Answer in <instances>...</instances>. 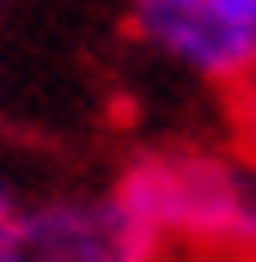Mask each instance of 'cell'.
I'll return each instance as SVG.
<instances>
[{
    "label": "cell",
    "instance_id": "cell-1",
    "mask_svg": "<svg viewBox=\"0 0 256 262\" xmlns=\"http://www.w3.org/2000/svg\"><path fill=\"white\" fill-rule=\"evenodd\" d=\"M165 256L256 262V159L238 140H159L116 171Z\"/></svg>",
    "mask_w": 256,
    "mask_h": 262
},
{
    "label": "cell",
    "instance_id": "cell-2",
    "mask_svg": "<svg viewBox=\"0 0 256 262\" xmlns=\"http://www.w3.org/2000/svg\"><path fill=\"white\" fill-rule=\"evenodd\" d=\"M0 262H165V250L110 177L98 189L67 183L18 201Z\"/></svg>",
    "mask_w": 256,
    "mask_h": 262
},
{
    "label": "cell",
    "instance_id": "cell-3",
    "mask_svg": "<svg viewBox=\"0 0 256 262\" xmlns=\"http://www.w3.org/2000/svg\"><path fill=\"white\" fill-rule=\"evenodd\" d=\"M128 37L207 92H226L256 61V31L238 0H128Z\"/></svg>",
    "mask_w": 256,
    "mask_h": 262
},
{
    "label": "cell",
    "instance_id": "cell-4",
    "mask_svg": "<svg viewBox=\"0 0 256 262\" xmlns=\"http://www.w3.org/2000/svg\"><path fill=\"white\" fill-rule=\"evenodd\" d=\"M220 98H226V134H232V140L256 159V61L244 67V73H238Z\"/></svg>",
    "mask_w": 256,
    "mask_h": 262
},
{
    "label": "cell",
    "instance_id": "cell-5",
    "mask_svg": "<svg viewBox=\"0 0 256 262\" xmlns=\"http://www.w3.org/2000/svg\"><path fill=\"white\" fill-rule=\"evenodd\" d=\"M12 213H18V189H12V177L0 171V244H6V226H12Z\"/></svg>",
    "mask_w": 256,
    "mask_h": 262
},
{
    "label": "cell",
    "instance_id": "cell-6",
    "mask_svg": "<svg viewBox=\"0 0 256 262\" xmlns=\"http://www.w3.org/2000/svg\"><path fill=\"white\" fill-rule=\"evenodd\" d=\"M165 262H195V256H165Z\"/></svg>",
    "mask_w": 256,
    "mask_h": 262
},
{
    "label": "cell",
    "instance_id": "cell-7",
    "mask_svg": "<svg viewBox=\"0 0 256 262\" xmlns=\"http://www.w3.org/2000/svg\"><path fill=\"white\" fill-rule=\"evenodd\" d=\"M0 6H6V0H0Z\"/></svg>",
    "mask_w": 256,
    "mask_h": 262
}]
</instances>
